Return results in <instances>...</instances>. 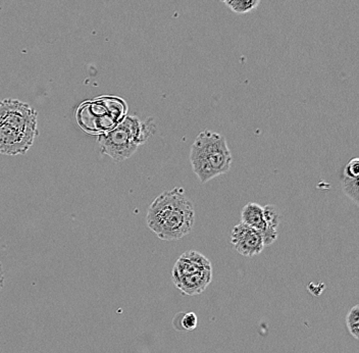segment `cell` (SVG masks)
Returning <instances> with one entry per match:
<instances>
[{"instance_id":"obj_1","label":"cell","mask_w":359,"mask_h":353,"mask_svg":"<svg viewBox=\"0 0 359 353\" xmlns=\"http://www.w3.org/2000/svg\"><path fill=\"white\" fill-rule=\"evenodd\" d=\"M194 222V206L181 188L158 195L146 215L148 228L163 241H177L185 237L192 231Z\"/></svg>"},{"instance_id":"obj_2","label":"cell","mask_w":359,"mask_h":353,"mask_svg":"<svg viewBox=\"0 0 359 353\" xmlns=\"http://www.w3.org/2000/svg\"><path fill=\"white\" fill-rule=\"evenodd\" d=\"M193 172L201 184L226 174L232 166V154L226 138L219 133L204 130L195 139L190 149Z\"/></svg>"},{"instance_id":"obj_3","label":"cell","mask_w":359,"mask_h":353,"mask_svg":"<svg viewBox=\"0 0 359 353\" xmlns=\"http://www.w3.org/2000/svg\"><path fill=\"white\" fill-rule=\"evenodd\" d=\"M156 131L154 119L141 121L138 116H127L114 129L101 133L98 143L103 154L121 163L130 159Z\"/></svg>"},{"instance_id":"obj_4","label":"cell","mask_w":359,"mask_h":353,"mask_svg":"<svg viewBox=\"0 0 359 353\" xmlns=\"http://www.w3.org/2000/svg\"><path fill=\"white\" fill-rule=\"evenodd\" d=\"M0 123L37 137L38 112L28 103L17 100H0Z\"/></svg>"},{"instance_id":"obj_5","label":"cell","mask_w":359,"mask_h":353,"mask_svg":"<svg viewBox=\"0 0 359 353\" xmlns=\"http://www.w3.org/2000/svg\"><path fill=\"white\" fill-rule=\"evenodd\" d=\"M231 240L237 253L246 258L258 255L266 247L262 234L243 222H239L233 228Z\"/></svg>"},{"instance_id":"obj_6","label":"cell","mask_w":359,"mask_h":353,"mask_svg":"<svg viewBox=\"0 0 359 353\" xmlns=\"http://www.w3.org/2000/svg\"><path fill=\"white\" fill-rule=\"evenodd\" d=\"M36 137L0 123V154H26L32 147Z\"/></svg>"},{"instance_id":"obj_7","label":"cell","mask_w":359,"mask_h":353,"mask_svg":"<svg viewBox=\"0 0 359 353\" xmlns=\"http://www.w3.org/2000/svg\"><path fill=\"white\" fill-rule=\"evenodd\" d=\"M208 269H212V265L206 256L196 251H186L180 256L172 267V282H177L182 277Z\"/></svg>"},{"instance_id":"obj_8","label":"cell","mask_w":359,"mask_h":353,"mask_svg":"<svg viewBox=\"0 0 359 353\" xmlns=\"http://www.w3.org/2000/svg\"><path fill=\"white\" fill-rule=\"evenodd\" d=\"M212 269H202L196 273L182 277L174 284L182 293L188 296H195L205 291L206 288L212 282Z\"/></svg>"},{"instance_id":"obj_9","label":"cell","mask_w":359,"mask_h":353,"mask_svg":"<svg viewBox=\"0 0 359 353\" xmlns=\"http://www.w3.org/2000/svg\"><path fill=\"white\" fill-rule=\"evenodd\" d=\"M359 159L354 157L348 161L343 171L342 190L347 197L358 204L359 201Z\"/></svg>"},{"instance_id":"obj_10","label":"cell","mask_w":359,"mask_h":353,"mask_svg":"<svg viewBox=\"0 0 359 353\" xmlns=\"http://www.w3.org/2000/svg\"><path fill=\"white\" fill-rule=\"evenodd\" d=\"M241 222L255 229L262 235L266 229L264 208L257 202H248L242 210Z\"/></svg>"},{"instance_id":"obj_11","label":"cell","mask_w":359,"mask_h":353,"mask_svg":"<svg viewBox=\"0 0 359 353\" xmlns=\"http://www.w3.org/2000/svg\"><path fill=\"white\" fill-rule=\"evenodd\" d=\"M264 215L266 229L262 234V238H264V245L269 246V245L273 244L278 238V227L280 225L279 211L275 206L269 204V206H264Z\"/></svg>"},{"instance_id":"obj_12","label":"cell","mask_w":359,"mask_h":353,"mask_svg":"<svg viewBox=\"0 0 359 353\" xmlns=\"http://www.w3.org/2000/svg\"><path fill=\"white\" fill-rule=\"evenodd\" d=\"M226 4L233 13L238 15H245L255 11L259 6L262 0H219Z\"/></svg>"},{"instance_id":"obj_13","label":"cell","mask_w":359,"mask_h":353,"mask_svg":"<svg viewBox=\"0 0 359 353\" xmlns=\"http://www.w3.org/2000/svg\"><path fill=\"white\" fill-rule=\"evenodd\" d=\"M346 326L351 336L358 340L359 338V305H354L349 309L346 316Z\"/></svg>"},{"instance_id":"obj_14","label":"cell","mask_w":359,"mask_h":353,"mask_svg":"<svg viewBox=\"0 0 359 353\" xmlns=\"http://www.w3.org/2000/svg\"><path fill=\"white\" fill-rule=\"evenodd\" d=\"M181 319V331H193L196 329L198 325V319L194 312H188V314H182Z\"/></svg>"},{"instance_id":"obj_15","label":"cell","mask_w":359,"mask_h":353,"mask_svg":"<svg viewBox=\"0 0 359 353\" xmlns=\"http://www.w3.org/2000/svg\"><path fill=\"white\" fill-rule=\"evenodd\" d=\"M4 280H6V276H4V267H2L1 262H0V292L4 288Z\"/></svg>"}]
</instances>
